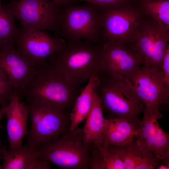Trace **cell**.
I'll list each match as a JSON object with an SVG mask.
<instances>
[{"label":"cell","instance_id":"1","mask_svg":"<svg viewBox=\"0 0 169 169\" xmlns=\"http://www.w3.org/2000/svg\"><path fill=\"white\" fill-rule=\"evenodd\" d=\"M101 44L85 39L65 41L47 59L67 80L79 87L97 73Z\"/></svg>","mask_w":169,"mask_h":169},{"label":"cell","instance_id":"2","mask_svg":"<svg viewBox=\"0 0 169 169\" xmlns=\"http://www.w3.org/2000/svg\"><path fill=\"white\" fill-rule=\"evenodd\" d=\"M78 86L65 78L53 64L38 68L30 84L20 95L66 110L74 104Z\"/></svg>","mask_w":169,"mask_h":169},{"label":"cell","instance_id":"3","mask_svg":"<svg viewBox=\"0 0 169 169\" xmlns=\"http://www.w3.org/2000/svg\"><path fill=\"white\" fill-rule=\"evenodd\" d=\"M37 156L61 169L90 168L91 156L84 138L83 128L77 127L54 140L35 148Z\"/></svg>","mask_w":169,"mask_h":169},{"label":"cell","instance_id":"4","mask_svg":"<svg viewBox=\"0 0 169 169\" xmlns=\"http://www.w3.org/2000/svg\"><path fill=\"white\" fill-rule=\"evenodd\" d=\"M97 89L103 110L111 117L125 118L136 128L139 127V116L145 105L126 78L115 81L99 78Z\"/></svg>","mask_w":169,"mask_h":169},{"label":"cell","instance_id":"5","mask_svg":"<svg viewBox=\"0 0 169 169\" xmlns=\"http://www.w3.org/2000/svg\"><path fill=\"white\" fill-rule=\"evenodd\" d=\"M57 22L60 38L66 41L85 39L101 44L100 14L93 4H73L63 7Z\"/></svg>","mask_w":169,"mask_h":169},{"label":"cell","instance_id":"6","mask_svg":"<svg viewBox=\"0 0 169 169\" xmlns=\"http://www.w3.org/2000/svg\"><path fill=\"white\" fill-rule=\"evenodd\" d=\"M27 100L31 125L26 135V146L35 148L66 132L70 123L66 111L32 99Z\"/></svg>","mask_w":169,"mask_h":169},{"label":"cell","instance_id":"7","mask_svg":"<svg viewBox=\"0 0 169 169\" xmlns=\"http://www.w3.org/2000/svg\"><path fill=\"white\" fill-rule=\"evenodd\" d=\"M169 42V29L144 14L125 47L143 60L144 66L161 69Z\"/></svg>","mask_w":169,"mask_h":169},{"label":"cell","instance_id":"8","mask_svg":"<svg viewBox=\"0 0 169 169\" xmlns=\"http://www.w3.org/2000/svg\"><path fill=\"white\" fill-rule=\"evenodd\" d=\"M125 78L145 105L142 119L157 120L162 117L160 108L167 104L169 94L164 86L161 68L140 66Z\"/></svg>","mask_w":169,"mask_h":169},{"label":"cell","instance_id":"9","mask_svg":"<svg viewBox=\"0 0 169 169\" xmlns=\"http://www.w3.org/2000/svg\"><path fill=\"white\" fill-rule=\"evenodd\" d=\"M101 44L118 43L125 47L131 40L144 14L133 2L99 10Z\"/></svg>","mask_w":169,"mask_h":169},{"label":"cell","instance_id":"10","mask_svg":"<svg viewBox=\"0 0 169 169\" xmlns=\"http://www.w3.org/2000/svg\"><path fill=\"white\" fill-rule=\"evenodd\" d=\"M26 29L59 32L57 17L59 8L49 0H12L5 5Z\"/></svg>","mask_w":169,"mask_h":169},{"label":"cell","instance_id":"11","mask_svg":"<svg viewBox=\"0 0 169 169\" xmlns=\"http://www.w3.org/2000/svg\"><path fill=\"white\" fill-rule=\"evenodd\" d=\"M143 64L123 44L105 43L101 44L97 73L100 79L115 81L126 77Z\"/></svg>","mask_w":169,"mask_h":169},{"label":"cell","instance_id":"12","mask_svg":"<svg viewBox=\"0 0 169 169\" xmlns=\"http://www.w3.org/2000/svg\"><path fill=\"white\" fill-rule=\"evenodd\" d=\"M39 67L12 44L0 47V70L20 96L32 82Z\"/></svg>","mask_w":169,"mask_h":169},{"label":"cell","instance_id":"13","mask_svg":"<svg viewBox=\"0 0 169 169\" xmlns=\"http://www.w3.org/2000/svg\"><path fill=\"white\" fill-rule=\"evenodd\" d=\"M16 41L17 48L39 66L65 43L63 38H53L43 30L22 28Z\"/></svg>","mask_w":169,"mask_h":169},{"label":"cell","instance_id":"14","mask_svg":"<svg viewBox=\"0 0 169 169\" xmlns=\"http://www.w3.org/2000/svg\"><path fill=\"white\" fill-rule=\"evenodd\" d=\"M19 93H14L5 108L7 122V131L9 149L22 146L23 139L28 133L27 120L29 115L28 107L20 101Z\"/></svg>","mask_w":169,"mask_h":169},{"label":"cell","instance_id":"15","mask_svg":"<svg viewBox=\"0 0 169 169\" xmlns=\"http://www.w3.org/2000/svg\"><path fill=\"white\" fill-rule=\"evenodd\" d=\"M3 163L1 169H49V163L40 159L35 148L26 145L8 150L5 146L0 148Z\"/></svg>","mask_w":169,"mask_h":169},{"label":"cell","instance_id":"16","mask_svg":"<svg viewBox=\"0 0 169 169\" xmlns=\"http://www.w3.org/2000/svg\"><path fill=\"white\" fill-rule=\"evenodd\" d=\"M138 130L125 118L105 119L102 145L107 148L126 144L135 138Z\"/></svg>","mask_w":169,"mask_h":169},{"label":"cell","instance_id":"17","mask_svg":"<svg viewBox=\"0 0 169 169\" xmlns=\"http://www.w3.org/2000/svg\"><path fill=\"white\" fill-rule=\"evenodd\" d=\"M96 87L94 90L93 105L83 128L84 138L89 148L102 145L105 118Z\"/></svg>","mask_w":169,"mask_h":169},{"label":"cell","instance_id":"18","mask_svg":"<svg viewBox=\"0 0 169 169\" xmlns=\"http://www.w3.org/2000/svg\"><path fill=\"white\" fill-rule=\"evenodd\" d=\"M99 78L96 72L93 73L88 80L87 85L76 98L72 110L69 115V129L72 131L86 119L92 107L94 91L98 85Z\"/></svg>","mask_w":169,"mask_h":169},{"label":"cell","instance_id":"19","mask_svg":"<svg viewBox=\"0 0 169 169\" xmlns=\"http://www.w3.org/2000/svg\"><path fill=\"white\" fill-rule=\"evenodd\" d=\"M145 15L169 29V0H134Z\"/></svg>","mask_w":169,"mask_h":169},{"label":"cell","instance_id":"20","mask_svg":"<svg viewBox=\"0 0 169 169\" xmlns=\"http://www.w3.org/2000/svg\"><path fill=\"white\" fill-rule=\"evenodd\" d=\"M90 169H124L123 161L117 154L102 145L91 147Z\"/></svg>","mask_w":169,"mask_h":169},{"label":"cell","instance_id":"21","mask_svg":"<svg viewBox=\"0 0 169 169\" xmlns=\"http://www.w3.org/2000/svg\"><path fill=\"white\" fill-rule=\"evenodd\" d=\"M15 17L0 0V47L16 41L20 29L16 25Z\"/></svg>","mask_w":169,"mask_h":169},{"label":"cell","instance_id":"22","mask_svg":"<svg viewBox=\"0 0 169 169\" xmlns=\"http://www.w3.org/2000/svg\"><path fill=\"white\" fill-rule=\"evenodd\" d=\"M156 120L142 119L140 121L138 133L135 136L136 147L143 155L152 152L156 133Z\"/></svg>","mask_w":169,"mask_h":169},{"label":"cell","instance_id":"23","mask_svg":"<svg viewBox=\"0 0 169 169\" xmlns=\"http://www.w3.org/2000/svg\"><path fill=\"white\" fill-rule=\"evenodd\" d=\"M107 148L118 155L123 162L124 169H135L136 160L140 155L136 147L135 138L126 144Z\"/></svg>","mask_w":169,"mask_h":169},{"label":"cell","instance_id":"24","mask_svg":"<svg viewBox=\"0 0 169 169\" xmlns=\"http://www.w3.org/2000/svg\"><path fill=\"white\" fill-rule=\"evenodd\" d=\"M156 133L152 152L164 159L169 158V134L165 132L157 120L155 122Z\"/></svg>","mask_w":169,"mask_h":169},{"label":"cell","instance_id":"25","mask_svg":"<svg viewBox=\"0 0 169 169\" xmlns=\"http://www.w3.org/2000/svg\"><path fill=\"white\" fill-rule=\"evenodd\" d=\"M163 160L151 152H149L138 157L135 169H155Z\"/></svg>","mask_w":169,"mask_h":169},{"label":"cell","instance_id":"26","mask_svg":"<svg viewBox=\"0 0 169 169\" xmlns=\"http://www.w3.org/2000/svg\"><path fill=\"white\" fill-rule=\"evenodd\" d=\"M14 91L13 86L0 70V105L6 107Z\"/></svg>","mask_w":169,"mask_h":169},{"label":"cell","instance_id":"27","mask_svg":"<svg viewBox=\"0 0 169 169\" xmlns=\"http://www.w3.org/2000/svg\"><path fill=\"white\" fill-rule=\"evenodd\" d=\"M134 0H73V3L85 2L93 4L99 10L111 7H115L133 2Z\"/></svg>","mask_w":169,"mask_h":169},{"label":"cell","instance_id":"28","mask_svg":"<svg viewBox=\"0 0 169 169\" xmlns=\"http://www.w3.org/2000/svg\"><path fill=\"white\" fill-rule=\"evenodd\" d=\"M161 69L163 74L164 86L167 92L169 94V46L164 56Z\"/></svg>","mask_w":169,"mask_h":169},{"label":"cell","instance_id":"29","mask_svg":"<svg viewBox=\"0 0 169 169\" xmlns=\"http://www.w3.org/2000/svg\"><path fill=\"white\" fill-rule=\"evenodd\" d=\"M73 0H53V1L59 7H64L73 4Z\"/></svg>","mask_w":169,"mask_h":169},{"label":"cell","instance_id":"30","mask_svg":"<svg viewBox=\"0 0 169 169\" xmlns=\"http://www.w3.org/2000/svg\"><path fill=\"white\" fill-rule=\"evenodd\" d=\"M169 158H165L158 165L157 169H169Z\"/></svg>","mask_w":169,"mask_h":169},{"label":"cell","instance_id":"31","mask_svg":"<svg viewBox=\"0 0 169 169\" xmlns=\"http://www.w3.org/2000/svg\"><path fill=\"white\" fill-rule=\"evenodd\" d=\"M6 107H2V108L0 109V121L3 115L5 114ZM1 127V126L0 124V127ZM1 140L0 139V146L1 144Z\"/></svg>","mask_w":169,"mask_h":169},{"label":"cell","instance_id":"32","mask_svg":"<svg viewBox=\"0 0 169 169\" xmlns=\"http://www.w3.org/2000/svg\"><path fill=\"white\" fill-rule=\"evenodd\" d=\"M1 158V154L0 153V160ZM0 169H1V166L0 165Z\"/></svg>","mask_w":169,"mask_h":169},{"label":"cell","instance_id":"33","mask_svg":"<svg viewBox=\"0 0 169 169\" xmlns=\"http://www.w3.org/2000/svg\"><path fill=\"white\" fill-rule=\"evenodd\" d=\"M23 0H19V1H23Z\"/></svg>","mask_w":169,"mask_h":169}]
</instances>
